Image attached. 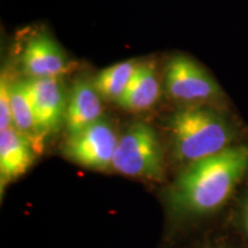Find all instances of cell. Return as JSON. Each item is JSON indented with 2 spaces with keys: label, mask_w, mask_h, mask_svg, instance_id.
Returning <instances> with one entry per match:
<instances>
[{
  "label": "cell",
  "mask_w": 248,
  "mask_h": 248,
  "mask_svg": "<svg viewBox=\"0 0 248 248\" xmlns=\"http://www.w3.org/2000/svg\"><path fill=\"white\" fill-rule=\"evenodd\" d=\"M13 126L11 109V97H9V84L2 74L0 82V130Z\"/></svg>",
  "instance_id": "13"
},
{
  "label": "cell",
  "mask_w": 248,
  "mask_h": 248,
  "mask_svg": "<svg viewBox=\"0 0 248 248\" xmlns=\"http://www.w3.org/2000/svg\"><path fill=\"white\" fill-rule=\"evenodd\" d=\"M138 63L135 60L111 64L99 71L93 78V84L105 100L119 101L135 76Z\"/></svg>",
  "instance_id": "12"
},
{
  "label": "cell",
  "mask_w": 248,
  "mask_h": 248,
  "mask_svg": "<svg viewBox=\"0 0 248 248\" xmlns=\"http://www.w3.org/2000/svg\"><path fill=\"white\" fill-rule=\"evenodd\" d=\"M21 63L31 78L60 77L70 67L63 49L46 32H38L27 40L21 53Z\"/></svg>",
  "instance_id": "7"
},
{
  "label": "cell",
  "mask_w": 248,
  "mask_h": 248,
  "mask_svg": "<svg viewBox=\"0 0 248 248\" xmlns=\"http://www.w3.org/2000/svg\"><path fill=\"white\" fill-rule=\"evenodd\" d=\"M111 167L130 177L161 181L163 154L155 130L144 122L131 124L119 137Z\"/></svg>",
  "instance_id": "3"
},
{
  "label": "cell",
  "mask_w": 248,
  "mask_h": 248,
  "mask_svg": "<svg viewBox=\"0 0 248 248\" xmlns=\"http://www.w3.org/2000/svg\"><path fill=\"white\" fill-rule=\"evenodd\" d=\"M160 78L154 63H138L135 76L117 104L130 111H142L153 107L160 97Z\"/></svg>",
  "instance_id": "10"
},
{
  "label": "cell",
  "mask_w": 248,
  "mask_h": 248,
  "mask_svg": "<svg viewBox=\"0 0 248 248\" xmlns=\"http://www.w3.org/2000/svg\"><path fill=\"white\" fill-rule=\"evenodd\" d=\"M166 91L173 100L197 105L216 100L222 90L215 78L193 59L184 54L173 55L164 70Z\"/></svg>",
  "instance_id": "4"
},
{
  "label": "cell",
  "mask_w": 248,
  "mask_h": 248,
  "mask_svg": "<svg viewBox=\"0 0 248 248\" xmlns=\"http://www.w3.org/2000/svg\"><path fill=\"white\" fill-rule=\"evenodd\" d=\"M206 248H228V247H219V246H210V247H206Z\"/></svg>",
  "instance_id": "15"
},
{
  "label": "cell",
  "mask_w": 248,
  "mask_h": 248,
  "mask_svg": "<svg viewBox=\"0 0 248 248\" xmlns=\"http://www.w3.org/2000/svg\"><path fill=\"white\" fill-rule=\"evenodd\" d=\"M93 79L78 78L67 99L64 122L69 135L76 133L101 119L102 105Z\"/></svg>",
  "instance_id": "9"
},
{
  "label": "cell",
  "mask_w": 248,
  "mask_h": 248,
  "mask_svg": "<svg viewBox=\"0 0 248 248\" xmlns=\"http://www.w3.org/2000/svg\"><path fill=\"white\" fill-rule=\"evenodd\" d=\"M241 215H243V222H244V226L245 230H246V233L248 235V198L245 200V202L243 204V210H241Z\"/></svg>",
  "instance_id": "14"
},
{
  "label": "cell",
  "mask_w": 248,
  "mask_h": 248,
  "mask_svg": "<svg viewBox=\"0 0 248 248\" xmlns=\"http://www.w3.org/2000/svg\"><path fill=\"white\" fill-rule=\"evenodd\" d=\"M172 153L179 162L190 164L231 146L233 129L218 111L190 105L169 121Z\"/></svg>",
  "instance_id": "2"
},
{
  "label": "cell",
  "mask_w": 248,
  "mask_h": 248,
  "mask_svg": "<svg viewBox=\"0 0 248 248\" xmlns=\"http://www.w3.org/2000/svg\"><path fill=\"white\" fill-rule=\"evenodd\" d=\"M37 148L14 126L0 130V184L1 192L9 183L24 175L35 159Z\"/></svg>",
  "instance_id": "8"
},
{
  "label": "cell",
  "mask_w": 248,
  "mask_h": 248,
  "mask_svg": "<svg viewBox=\"0 0 248 248\" xmlns=\"http://www.w3.org/2000/svg\"><path fill=\"white\" fill-rule=\"evenodd\" d=\"M11 109L13 126L33 142L36 148L40 146L38 131H37L35 111L31 100L29 83L27 80H17L9 84Z\"/></svg>",
  "instance_id": "11"
},
{
  "label": "cell",
  "mask_w": 248,
  "mask_h": 248,
  "mask_svg": "<svg viewBox=\"0 0 248 248\" xmlns=\"http://www.w3.org/2000/svg\"><path fill=\"white\" fill-rule=\"evenodd\" d=\"M248 170V146H229L187 164L168 192L172 212L182 216L212 213L230 198Z\"/></svg>",
  "instance_id": "1"
},
{
  "label": "cell",
  "mask_w": 248,
  "mask_h": 248,
  "mask_svg": "<svg viewBox=\"0 0 248 248\" xmlns=\"http://www.w3.org/2000/svg\"><path fill=\"white\" fill-rule=\"evenodd\" d=\"M117 137L113 125L100 119L80 131L69 135L63 146L68 159L94 170H106L113 164Z\"/></svg>",
  "instance_id": "5"
},
{
  "label": "cell",
  "mask_w": 248,
  "mask_h": 248,
  "mask_svg": "<svg viewBox=\"0 0 248 248\" xmlns=\"http://www.w3.org/2000/svg\"><path fill=\"white\" fill-rule=\"evenodd\" d=\"M40 138L57 131L66 117L67 97L59 77L28 79Z\"/></svg>",
  "instance_id": "6"
}]
</instances>
